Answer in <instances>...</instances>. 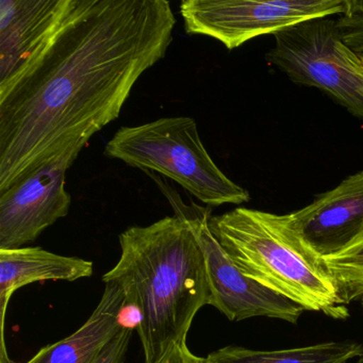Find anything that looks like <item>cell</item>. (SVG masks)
I'll use <instances>...</instances> for the list:
<instances>
[{
	"instance_id": "1",
	"label": "cell",
	"mask_w": 363,
	"mask_h": 363,
	"mask_svg": "<svg viewBox=\"0 0 363 363\" xmlns=\"http://www.w3.org/2000/svg\"><path fill=\"white\" fill-rule=\"evenodd\" d=\"M175 24L167 0H77L50 48L0 96V192L114 122L164 58Z\"/></svg>"
},
{
	"instance_id": "2",
	"label": "cell",
	"mask_w": 363,
	"mask_h": 363,
	"mask_svg": "<svg viewBox=\"0 0 363 363\" xmlns=\"http://www.w3.org/2000/svg\"><path fill=\"white\" fill-rule=\"evenodd\" d=\"M120 260L103 276L118 286L126 306L137 310L145 363H159L186 344L197 312L210 303L201 246L188 223L167 216L121 233Z\"/></svg>"
},
{
	"instance_id": "3",
	"label": "cell",
	"mask_w": 363,
	"mask_h": 363,
	"mask_svg": "<svg viewBox=\"0 0 363 363\" xmlns=\"http://www.w3.org/2000/svg\"><path fill=\"white\" fill-rule=\"evenodd\" d=\"M210 228L242 273L335 320L350 316L337 284L306 245L289 214L239 207L211 216Z\"/></svg>"
},
{
	"instance_id": "4",
	"label": "cell",
	"mask_w": 363,
	"mask_h": 363,
	"mask_svg": "<svg viewBox=\"0 0 363 363\" xmlns=\"http://www.w3.org/2000/svg\"><path fill=\"white\" fill-rule=\"evenodd\" d=\"M104 154L147 173L162 174L209 207L241 205L250 199L248 191L216 164L192 118H163L121 127Z\"/></svg>"
},
{
	"instance_id": "5",
	"label": "cell",
	"mask_w": 363,
	"mask_h": 363,
	"mask_svg": "<svg viewBox=\"0 0 363 363\" xmlns=\"http://www.w3.org/2000/svg\"><path fill=\"white\" fill-rule=\"evenodd\" d=\"M267 62L301 86L323 91L363 118V61L344 42L335 18L299 23L274 35Z\"/></svg>"
},
{
	"instance_id": "6",
	"label": "cell",
	"mask_w": 363,
	"mask_h": 363,
	"mask_svg": "<svg viewBox=\"0 0 363 363\" xmlns=\"http://www.w3.org/2000/svg\"><path fill=\"white\" fill-rule=\"evenodd\" d=\"M176 216L184 218L201 246L210 289V303L229 320L265 316L296 324L306 311L298 303L242 273L210 228L211 210L191 201L186 205L162 180H156Z\"/></svg>"
},
{
	"instance_id": "7",
	"label": "cell",
	"mask_w": 363,
	"mask_h": 363,
	"mask_svg": "<svg viewBox=\"0 0 363 363\" xmlns=\"http://www.w3.org/2000/svg\"><path fill=\"white\" fill-rule=\"evenodd\" d=\"M345 0H184V31L218 40L229 50L306 21L343 13Z\"/></svg>"
},
{
	"instance_id": "8",
	"label": "cell",
	"mask_w": 363,
	"mask_h": 363,
	"mask_svg": "<svg viewBox=\"0 0 363 363\" xmlns=\"http://www.w3.org/2000/svg\"><path fill=\"white\" fill-rule=\"evenodd\" d=\"M82 150H67L0 192V250L24 247L69 214L65 175Z\"/></svg>"
},
{
	"instance_id": "9",
	"label": "cell",
	"mask_w": 363,
	"mask_h": 363,
	"mask_svg": "<svg viewBox=\"0 0 363 363\" xmlns=\"http://www.w3.org/2000/svg\"><path fill=\"white\" fill-rule=\"evenodd\" d=\"M77 0H0V96L50 48Z\"/></svg>"
},
{
	"instance_id": "10",
	"label": "cell",
	"mask_w": 363,
	"mask_h": 363,
	"mask_svg": "<svg viewBox=\"0 0 363 363\" xmlns=\"http://www.w3.org/2000/svg\"><path fill=\"white\" fill-rule=\"evenodd\" d=\"M290 216L297 233L318 258L342 252L363 233V171Z\"/></svg>"
},
{
	"instance_id": "11",
	"label": "cell",
	"mask_w": 363,
	"mask_h": 363,
	"mask_svg": "<svg viewBox=\"0 0 363 363\" xmlns=\"http://www.w3.org/2000/svg\"><path fill=\"white\" fill-rule=\"evenodd\" d=\"M93 269L92 261L61 256L41 247L0 250V363H13L10 360L5 342L6 313L13 293L33 282L75 281L91 277Z\"/></svg>"
},
{
	"instance_id": "12",
	"label": "cell",
	"mask_w": 363,
	"mask_h": 363,
	"mask_svg": "<svg viewBox=\"0 0 363 363\" xmlns=\"http://www.w3.org/2000/svg\"><path fill=\"white\" fill-rule=\"evenodd\" d=\"M103 296L86 322L75 333L45 346L26 363H97L108 344L123 327L125 297L112 284H105Z\"/></svg>"
},
{
	"instance_id": "13",
	"label": "cell",
	"mask_w": 363,
	"mask_h": 363,
	"mask_svg": "<svg viewBox=\"0 0 363 363\" xmlns=\"http://www.w3.org/2000/svg\"><path fill=\"white\" fill-rule=\"evenodd\" d=\"M362 354V344L352 341L325 342L280 350L226 346L208 354L203 363H350Z\"/></svg>"
},
{
	"instance_id": "14",
	"label": "cell",
	"mask_w": 363,
	"mask_h": 363,
	"mask_svg": "<svg viewBox=\"0 0 363 363\" xmlns=\"http://www.w3.org/2000/svg\"><path fill=\"white\" fill-rule=\"evenodd\" d=\"M346 305L363 301V233L342 252L322 259Z\"/></svg>"
},
{
	"instance_id": "15",
	"label": "cell",
	"mask_w": 363,
	"mask_h": 363,
	"mask_svg": "<svg viewBox=\"0 0 363 363\" xmlns=\"http://www.w3.org/2000/svg\"><path fill=\"white\" fill-rule=\"evenodd\" d=\"M335 18L344 42L362 56L363 0H345V10Z\"/></svg>"
},
{
	"instance_id": "16",
	"label": "cell",
	"mask_w": 363,
	"mask_h": 363,
	"mask_svg": "<svg viewBox=\"0 0 363 363\" xmlns=\"http://www.w3.org/2000/svg\"><path fill=\"white\" fill-rule=\"evenodd\" d=\"M133 333V326L123 325L118 335L104 350L97 363H126Z\"/></svg>"
},
{
	"instance_id": "17",
	"label": "cell",
	"mask_w": 363,
	"mask_h": 363,
	"mask_svg": "<svg viewBox=\"0 0 363 363\" xmlns=\"http://www.w3.org/2000/svg\"><path fill=\"white\" fill-rule=\"evenodd\" d=\"M203 358L191 352L188 344L177 345L159 363H203Z\"/></svg>"
},
{
	"instance_id": "18",
	"label": "cell",
	"mask_w": 363,
	"mask_h": 363,
	"mask_svg": "<svg viewBox=\"0 0 363 363\" xmlns=\"http://www.w3.org/2000/svg\"><path fill=\"white\" fill-rule=\"evenodd\" d=\"M354 363H363V354H362V356L359 357L358 359H356V360H354Z\"/></svg>"
},
{
	"instance_id": "19",
	"label": "cell",
	"mask_w": 363,
	"mask_h": 363,
	"mask_svg": "<svg viewBox=\"0 0 363 363\" xmlns=\"http://www.w3.org/2000/svg\"><path fill=\"white\" fill-rule=\"evenodd\" d=\"M361 58H362V61H363V55H362V56H361Z\"/></svg>"
},
{
	"instance_id": "20",
	"label": "cell",
	"mask_w": 363,
	"mask_h": 363,
	"mask_svg": "<svg viewBox=\"0 0 363 363\" xmlns=\"http://www.w3.org/2000/svg\"><path fill=\"white\" fill-rule=\"evenodd\" d=\"M362 306H363V303H362Z\"/></svg>"
},
{
	"instance_id": "21",
	"label": "cell",
	"mask_w": 363,
	"mask_h": 363,
	"mask_svg": "<svg viewBox=\"0 0 363 363\" xmlns=\"http://www.w3.org/2000/svg\"><path fill=\"white\" fill-rule=\"evenodd\" d=\"M362 303H363V301H362Z\"/></svg>"
}]
</instances>
